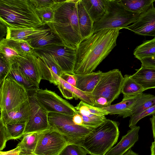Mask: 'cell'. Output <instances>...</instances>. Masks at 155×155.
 Listing matches in <instances>:
<instances>
[{"label":"cell","instance_id":"cell-1","mask_svg":"<svg viewBox=\"0 0 155 155\" xmlns=\"http://www.w3.org/2000/svg\"><path fill=\"white\" fill-rule=\"evenodd\" d=\"M121 29H107L83 40L77 48L74 74L91 73L116 45Z\"/></svg>","mask_w":155,"mask_h":155},{"label":"cell","instance_id":"cell-2","mask_svg":"<svg viewBox=\"0 0 155 155\" xmlns=\"http://www.w3.org/2000/svg\"><path fill=\"white\" fill-rule=\"evenodd\" d=\"M78 0H59L54 7L53 21L46 25L65 46L76 48L83 40L81 35L78 14Z\"/></svg>","mask_w":155,"mask_h":155},{"label":"cell","instance_id":"cell-3","mask_svg":"<svg viewBox=\"0 0 155 155\" xmlns=\"http://www.w3.org/2000/svg\"><path fill=\"white\" fill-rule=\"evenodd\" d=\"M0 21L12 28L44 25L30 0H0Z\"/></svg>","mask_w":155,"mask_h":155},{"label":"cell","instance_id":"cell-4","mask_svg":"<svg viewBox=\"0 0 155 155\" xmlns=\"http://www.w3.org/2000/svg\"><path fill=\"white\" fill-rule=\"evenodd\" d=\"M119 135L117 123L106 119L93 128L81 144L91 155H105L117 143Z\"/></svg>","mask_w":155,"mask_h":155},{"label":"cell","instance_id":"cell-5","mask_svg":"<svg viewBox=\"0 0 155 155\" xmlns=\"http://www.w3.org/2000/svg\"><path fill=\"white\" fill-rule=\"evenodd\" d=\"M106 11L104 15L94 24V33L107 29L126 28L134 23L140 14L130 12L124 7L120 0H107Z\"/></svg>","mask_w":155,"mask_h":155},{"label":"cell","instance_id":"cell-6","mask_svg":"<svg viewBox=\"0 0 155 155\" xmlns=\"http://www.w3.org/2000/svg\"><path fill=\"white\" fill-rule=\"evenodd\" d=\"M73 117L50 112L48 114L49 123L50 127L58 131L69 144L81 146L83 140L93 128L75 124L73 121Z\"/></svg>","mask_w":155,"mask_h":155},{"label":"cell","instance_id":"cell-7","mask_svg":"<svg viewBox=\"0 0 155 155\" xmlns=\"http://www.w3.org/2000/svg\"><path fill=\"white\" fill-rule=\"evenodd\" d=\"M0 85L1 112L9 111L29 101V94L26 88L10 75Z\"/></svg>","mask_w":155,"mask_h":155},{"label":"cell","instance_id":"cell-8","mask_svg":"<svg viewBox=\"0 0 155 155\" xmlns=\"http://www.w3.org/2000/svg\"><path fill=\"white\" fill-rule=\"evenodd\" d=\"M124 77L120 71L116 69L103 72L100 80L91 93L94 100L102 97L106 98L109 105L121 93Z\"/></svg>","mask_w":155,"mask_h":155},{"label":"cell","instance_id":"cell-9","mask_svg":"<svg viewBox=\"0 0 155 155\" xmlns=\"http://www.w3.org/2000/svg\"><path fill=\"white\" fill-rule=\"evenodd\" d=\"M69 143L56 130L50 128L38 132L35 155H60Z\"/></svg>","mask_w":155,"mask_h":155},{"label":"cell","instance_id":"cell-10","mask_svg":"<svg viewBox=\"0 0 155 155\" xmlns=\"http://www.w3.org/2000/svg\"><path fill=\"white\" fill-rule=\"evenodd\" d=\"M41 105L48 112L63 114L74 116L78 112L75 107L55 92L39 89L33 94Z\"/></svg>","mask_w":155,"mask_h":155},{"label":"cell","instance_id":"cell-11","mask_svg":"<svg viewBox=\"0 0 155 155\" xmlns=\"http://www.w3.org/2000/svg\"><path fill=\"white\" fill-rule=\"evenodd\" d=\"M36 52L51 55L64 73L73 75L76 63L77 49L63 45H51L34 49Z\"/></svg>","mask_w":155,"mask_h":155},{"label":"cell","instance_id":"cell-12","mask_svg":"<svg viewBox=\"0 0 155 155\" xmlns=\"http://www.w3.org/2000/svg\"><path fill=\"white\" fill-rule=\"evenodd\" d=\"M33 94H29L30 116L26 124L24 134L42 131L51 127L48 120L49 112L39 103Z\"/></svg>","mask_w":155,"mask_h":155},{"label":"cell","instance_id":"cell-13","mask_svg":"<svg viewBox=\"0 0 155 155\" xmlns=\"http://www.w3.org/2000/svg\"><path fill=\"white\" fill-rule=\"evenodd\" d=\"M34 52L37 56L42 79L57 86L59 77L64 73L61 67L51 54L44 52Z\"/></svg>","mask_w":155,"mask_h":155},{"label":"cell","instance_id":"cell-14","mask_svg":"<svg viewBox=\"0 0 155 155\" xmlns=\"http://www.w3.org/2000/svg\"><path fill=\"white\" fill-rule=\"evenodd\" d=\"M126 29L139 35L155 37V8L153 4L146 11L140 14L134 23Z\"/></svg>","mask_w":155,"mask_h":155},{"label":"cell","instance_id":"cell-15","mask_svg":"<svg viewBox=\"0 0 155 155\" xmlns=\"http://www.w3.org/2000/svg\"><path fill=\"white\" fill-rule=\"evenodd\" d=\"M152 95L143 93L138 96L123 97L122 101L119 103L100 108L106 110L108 114H118L125 118L130 117L134 110L138 104Z\"/></svg>","mask_w":155,"mask_h":155},{"label":"cell","instance_id":"cell-16","mask_svg":"<svg viewBox=\"0 0 155 155\" xmlns=\"http://www.w3.org/2000/svg\"><path fill=\"white\" fill-rule=\"evenodd\" d=\"M16 62L28 80L39 89L42 78L34 51L32 53L19 58Z\"/></svg>","mask_w":155,"mask_h":155},{"label":"cell","instance_id":"cell-17","mask_svg":"<svg viewBox=\"0 0 155 155\" xmlns=\"http://www.w3.org/2000/svg\"><path fill=\"white\" fill-rule=\"evenodd\" d=\"M57 86L63 97L66 99L68 100L73 98L76 99H79L84 102L94 106V99L91 93L82 91L68 84L60 77Z\"/></svg>","mask_w":155,"mask_h":155},{"label":"cell","instance_id":"cell-18","mask_svg":"<svg viewBox=\"0 0 155 155\" xmlns=\"http://www.w3.org/2000/svg\"><path fill=\"white\" fill-rule=\"evenodd\" d=\"M140 128L139 126H136L129 130L126 135L122 137L120 141L105 155H123L138 140Z\"/></svg>","mask_w":155,"mask_h":155},{"label":"cell","instance_id":"cell-19","mask_svg":"<svg viewBox=\"0 0 155 155\" xmlns=\"http://www.w3.org/2000/svg\"><path fill=\"white\" fill-rule=\"evenodd\" d=\"M30 116L29 101L9 111L1 112L0 120L5 124L21 123L26 124Z\"/></svg>","mask_w":155,"mask_h":155},{"label":"cell","instance_id":"cell-20","mask_svg":"<svg viewBox=\"0 0 155 155\" xmlns=\"http://www.w3.org/2000/svg\"><path fill=\"white\" fill-rule=\"evenodd\" d=\"M34 49L51 45H64L60 38L51 30L32 35L25 40Z\"/></svg>","mask_w":155,"mask_h":155},{"label":"cell","instance_id":"cell-21","mask_svg":"<svg viewBox=\"0 0 155 155\" xmlns=\"http://www.w3.org/2000/svg\"><path fill=\"white\" fill-rule=\"evenodd\" d=\"M102 73L98 71L88 74H74L76 79V87L84 92L91 93Z\"/></svg>","mask_w":155,"mask_h":155},{"label":"cell","instance_id":"cell-22","mask_svg":"<svg viewBox=\"0 0 155 155\" xmlns=\"http://www.w3.org/2000/svg\"><path fill=\"white\" fill-rule=\"evenodd\" d=\"M78 14L81 35L83 40L93 34L94 22L85 8L81 0H78Z\"/></svg>","mask_w":155,"mask_h":155},{"label":"cell","instance_id":"cell-23","mask_svg":"<svg viewBox=\"0 0 155 155\" xmlns=\"http://www.w3.org/2000/svg\"><path fill=\"white\" fill-rule=\"evenodd\" d=\"M131 78L145 91L155 88V68L141 66Z\"/></svg>","mask_w":155,"mask_h":155},{"label":"cell","instance_id":"cell-24","mask_svg":"<svg viewBox=\"0 0 155 155\" xmlns=\"http://www.w3.org/2000/svg\"><path fill=\"white\" fill-rule=\"evenodd\" d=\"M86 11L94 23L101 18L106 11L107 0H81Z\"/></svg>","mask_w":155,"mask_h":155},{"label":"cell","instance_id":"cell-25","mask_svg":"<svg viewBox=\"0 0 155 155\" xmlns=\"http://www.w3.org/2000/svg\"><path fill=\"white\" fill-rule=\"evenodd\" d=\"M46 25L34 28H12L6 27L7 32L5 38L25 41L32 35L50 30L48 26L46 27Z\"/></svg>","mask_w":155,"mask_h":155},{"label":"cell","instance_id":"cell-26","mask_svg":"<svg viewBox=\"0 0 155 155\" xmlns=\"http://www.w3.org/2000/svg\"><path fill=\"white\" fill-rule=\"evenodd\" d=\"M144 91L143 88L131 78V75L124 76L121 90L123 97L139 96L143 94Z\"/></svg>","mask_w":155,"mask_h":155},{"label":"cell","instance_id":"cell-27","mask_svg":"<svg viewBox=\"0 0 155 155\" xmlns=\"http://www.w3.org/2000/svg\"><path fill=\"white\" fill-rule=\"evenodd\" d=\"M9 75L26 88L28 94H33L38 89L24 74L16 62L13 63Z\"/></svg>","mask_w":155,"mask_h":155},{"label":"cell","instance_id":"cell-28","mask_svg":"<svg viewBox=\"0 0 155 155\" xmlns=\"http://www.w3.org/2000/svg\"><path fill=\"white\" fill-rule=\"evenodd\" d=\"M122 5L128 11L140 14L148 10L155 0H120Z\"/></svg>","mask_w":155,"mask_h":155},{"label":"cell","instance_id":"cell-29","mask_svg":"<svg viewBox=\"0 0 155 155\" xmlns=\"http://www.w3.org/2000/svg\"><path fill=\"white\" fill-rule=\"evenodd\" d=\"M134 57L140 61L143 58L155 55V37L146 40L138 46L133 53Z\"/></svg>","mask_w":155,"mask_h":155},{"label":"cell","instance_id":"cell-30","mask_svg":"<svg viewBox=\"0 0 155 155\" xmlns=\"http://www.w3.org/2000/svg\"><path fill=\"white\" fill-rule=\"evenodd\" d=\"M38 133V132H34L25 134L17 146L28 152L34 154L37 143Z\"/></svg>","mask_w":155,"mask_h":155},{"label":"cell","instance_id":"cell-31","mask_svg":"<svg viewBox=\"0 0 155 155\" xmlns=\"http://www.w3.org/2000/svg\"><path fill=\"white\" fill-rule=\"evenodd\" d=\"M0 56H1L12 64L21 57L8 43L5 38L0 40Z\"/></svg>","mask_w":155,"mask_h":155},{"label":"cell","instance_id":"cell-32","mask_svg":"<svg viewBox=\"0 0 155 155\" xmlns=\"http://www.w3.org/2000/svg\"><path fill=\"white\" fill-rule=\"evenodd\" d=\"M6 40L8 43L21 57L25 56L34 51V49L26 41L7 39Z\"/></svg>","mask_w":155,"mask_h":155},{"label":"cell","instance_id":"cell-33","mask_svg":"<svg viewBox=\"0 0 155 155\" xmlns=\"http://www.w3.org/2000/svg\"><path fill=\"white\" fill-rule=\"evenodd\" d=\"M81 115L83 120L82 126L91 128H95L102 124L107 119L105 116L104 115L92 114L87 115Z\"/></svg>","mask_w":155,"mask_h":155},{"label":"cell","instance_id":"cell-34","mask_svg":"<svg viewBox=\"0 0 155 155\" xmlns=\"http://www.w3.org/2000/svg\"><path fill=\"white\" fill-rule=\"evenodd\" d=\"M6 124L12 139H18L24 136L26 124L21 123Z\"/></svg>","mask_w":155,"mask_h":155},{"label":"cell","instance_id":"cell-35","mask_svg":"<svg viewBox=\"0 0 155 155\" xmlns=\"http://www.w3.org/2000/svg\"><path fill=\"white\" fill-rule=\"evenodd\" d=\"M35 10L44 25L53 21L55 15L53 8H43Z\"/></svg>","mask_w":155,"mask_h":155},{"label":"cell","instance_id":"cell-36","mask_svg":"<svg viewBox=\"0 0 155 155\" xmlns=\"http://www.w3.org/2000/svg\"><path fill=\"white\" fill-rule=\"evenodd\" d=\"M155 114V104L144 110L140 113L130 117L129 127L132 128L135 126L137 122L142 118L145 117Z\"/></svg>","mask_w":155,"mask_h":155},{"label":"cell","instance_id":"cell-37","mask_svg":"<svg viewBox=\"0 0 155 155\" xmlns=\"http://www.w3.org/2000/svg\"><path fill=\"white\" fill-rule=\"evenodd\" d=\"M87 151L81 146L74 144L68 145L60 155H87Z\"/></svg>","mask_w":155,"mask_h":155},{"label":"cell","instance_id":"cell-38","mask_svg":"<svg viewBox=\"0 0 155 155\" xmlns=\"http://www.w3.org/2000/svg\"><path fill=\"white\" fill-rule=\"evenodd\" d=\"M155 104V96L150 97L138 104L134 110L132 116L138 114Z\"/></svg>","mask_w":155,"mask_h":155},{"label":"cell","instance_id":"cell-39","mask_svg":"<svg viewBox=\"0 0 155 155\" xmlns=\"http://www.w3.org/2000/svg\"><path fill=\"white\" fill-rule=\"evenodd\" d=\"M11 137L7 127L6 124L0 120V150L5 147L7 142L11 140Z\"/></svg>","mask_w":155,"mask_h":155},{"label":"cell","instance_id":"cell-40","mask_svg":"<svg viewBox=\"0 0 155 155\" xmlns=\"http://www.w3.org/2000/svg\"><path fill=\"white\" fill-rule=\"evenodd\" d=\"M12 64L0 56V84L9 74Z\"/></svg>","mask_w":155,"mask_h":155},{"label":"cell","instance_id":"cell-41","mask_svg":"<svg viewBox=\"0 0 155 155\" xmlns=\"http://www.w3.org/2000/svg\"><path fill=\"white\" fill-rule=\"evenodd\" d=\"M35 10L46 8H53L59 0H30Z\"/></svg>","mask_w":155,"mask_h":155},{"label":"cell","instance_id":"cell-42","mask_svg":"<svg viewBox=\"0 0 155 155\" xmlns=\"http://www.w3.org/2000/svg\"><path fill=\"white\" fill-rule=\"evenodd\" d=\"M0 155H35V154L28 152L22 149L18 146L12 150L0 152Z\"/></svg>","mask_w":155,"mask_h":155},{"label":"cell","instance_id":"cell-43","mask_svg":"<svg viewBox=\"0 0 155 155\" xmlns=\"http://www.w3.org/2000/svg\"><path fill=\"white\" fill-rule=\"evenodd\" d=\"M140 61L141 66L155 68V55L143 58Z\"/></svg>","mask_w":155,"mask_h":155},{"label":"cell","instance_id":"cell-44","mask_svg":"<svg viewBox=\"0 0 155 155\" xmlns=\"http://www.w3.org/2000/svg\"><path fill=\"white\" fill-rule=\"evenodd\" d=\"M109 106L107 100L104 97H99L94 100L93 106L98 108H104Z\"/></svg>","mask_w":155,"mask_h":155},{"label":"cell","instance_id":"cell-45","mask_svg":"<svg viewBox=\"0 0 155 155\" xmlns=\"http://www.w3.org/2000/svg\"><path fill=\"white\" fill-rule=\"evenodd\" d=\"M60 77L68 84L76 87V79L74 74L72 75L64 72Z\"/></svg>","mask_w":155,"mask_h":155},{"label":"cell","instance_id":"cell-46","mask_svg":"<svg viewBox=\"0 0 155 155\" xmlns=\"http://www.w3.org/2000/svg\"><path fill=\"white\" fill-rule=\"evenodd\" d=\"M73 121L76 125L82 126L83 123V120L81 115L79 113H77L75 114L73 117Z\"/></svg>","mask_w":155,"mask_h":155},{"label":"cell","instance_id":"cell-47","mask_svg":"<svg viewBox=\"0 0 155 155\" xmlns=\"http://www.w3.org/2000/svg\"><path fill=\"white\" fill-rule=\"evenodd\" d=\"M0 40H1L3 38H5L4 37L7 34V28L3 24L0 22Z\"/></svg>","mask_w":155,"mask_h":155},{"label":"cell","instance_id":"cell-48","mask_svg":"<svg viewBox=\"0 0 155 155\" xmlns=\"http://www.w3.org/2000/svg\"><path fill=\"white\" fill-rule=\"evenodd\" d=\"M150 120L152 124L153 137L155 139V114L152 115V117L150 118Z\"/></svg>","mask_w":155,"mask_h":155},{"label":"cell","instance_id":"cell-49","mask_svg":"<svg viewBox=\"0 0 155 155\" xmlns=\"http://www.w3.org/2000/svg\"><path fill=\"white\" fill-rule=\"evenodd\" d=\"M153 142L152 143L150 147L151 154L150 155H155V139Z\"/></svg>","mask_w":155,"mask_h":155},{"label":"cell","instance_id":"cell-50","mask_svg":"<svg viewBox=\"0 0 155 155\" xmlns=\"http://www.w3.org/2000/svg\"><path fill=\"white\" fill-rule=\"evenodd\" d=\"M123 155H139L137 153L132 150L131 149L128 150Z\"/></svg>","mask_w":155,"mask_h":155}]
</instances>
